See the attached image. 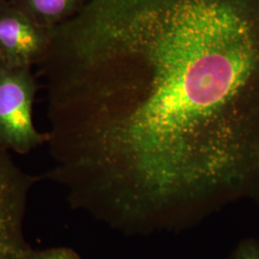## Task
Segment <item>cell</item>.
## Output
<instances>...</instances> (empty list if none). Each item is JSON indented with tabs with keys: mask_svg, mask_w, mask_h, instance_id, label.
<instances>
[{
	"mask_svg": "<svg viewBox=\"0 0 259 259\" xmlns=\"http://www.w3.org/2000/svg\"><path fill=\"white\" fill-rule=\"evenodd\" d=\"M57 175L154 229L259 199V0H84L39 64Z\"/></svg>",
	"mask_w": 259,
	"mask_h": 259,
	"instance_id": "cell-1",
	"label": "cell"
},
{
	"mask_svg": "<svg viewBox=\"0 0 259 259\" xmlns=\"http://www.w3.org/2000/svg\"><path fill=\"white\" fill-rule=\"evenodd\" d=\"M31 69L4 64L0 67V147L21 155L48 139L33 121L37 87Z\"/></svg>",
	"mask_w": 259,
	"mask_h": 259,
	"instance_id": "cell-2",
	"label": "cell"
},
{
	"mask_svg": "<svg viewBox=\"0 0 259 259\" xmlns=\"http://www.w3.org/2000/svg\"><path fill=\"white\" fill-rule=\"evenodd\" d=\"M37 181L0 147V259H18L30 249L22 227L28 194Z\"/></svg>",
	"mask_w": 259,
	"mask_h": 259,
	"instance_id": "cell-3",
	"label": "cell"
},
{
	"mask_svg": "<svg viewBox=\"0 0 259 259\" xmlns=\"http://www.w3.org/2000/svg\"><path fill=\"white\" fill-rule=\"evenodd\" d=\"M51 30L37 23L9 0H0V55L3 64L32 68L47 55Z\"/></svg>",
	"mask_w": 259,
	"mask_h": 259,
	"instance_id": "cell-4",
	"label": "cell"
},
{
	"mask_svg": "<svg viewBox=\"0 0 259 259\" xmlns=\"http://www.w3.org/2000/svg\"><path fill=\"white\" fill-rule=\"evenodd\" d=\"M37 23L52 30L71 18L84 0H9Z\"/></svg>",
	"mask_w": 259,
	"mask_h": 259,
	"instance_id": "cell-5",
	"label": "cell"
},
{
	"mask_svg": "<svg viewBox=\"0 0 259 259\" xmlns=\"http://www.w3.org/2000/svg\"><path fill=\"white\" fill-rule=\"evenodd\" d=\"M18 259H80V256L74 250L62 247L38 251L29 249Z\"/></svg>",
	"mask_w": 259,
	"mask_h": 259,
	"instance_id": "cell-6",
	"label": "cell"
},
{
	"mask_svg": "<svg viewBox=\"0 0 259 259\" xmlns=\"http://www.w3.org/2000/svg\"><path fill=\"white\" fill-rule=\"evenodd\" d=\"M227 259H259V240L246 238L241 240Z\"/></svg>",
	"mask_w": 259,
	"mask_h": 259,
	"instance_id": "cell-7",
	"label": "cell"
},
{
	"mask_svg": "<svg viewBox=\"0 0 259 259\" xmlns=\"http://www.w3.org/2000/svg\"><path fill=\"white\" fill-rule=\"evenodd\" d=\"M2 65H3V61H2V58H1V55H0V67H1Z\"/></svg>",
	"mask_w": 259,
	"mask_h": 259,
	"instance_id": "cell-8",
	"label": "cell"
}]
</instances>
